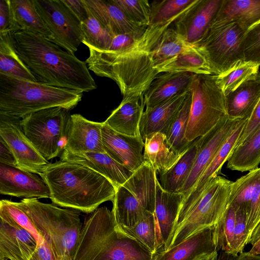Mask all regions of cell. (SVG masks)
I'll list each match as a JSON object with an SVG mask.
<instances>
[{"label": "cell", "mask_w": 260, "mask_h": 260, "mask_svg": "<svg viewBox=\"0 0 260 260\" xmlns=\"http://www.w3.org/2000/svg\"><path fill=\"white\" fill-rule=\"evenodd\" d=\"M143 34H123L115 36L113 37L111 45L107 51L114 53L124 52L132 47Z\"/></svg>", "instance_id": "cell-48"}, {"label": "cell", "mask_w": 260, "mask_h": 260, "mask_svg": "<svg viewBox=\"0 0 260 260\" xmlns=\"http://www.w3.org/2000/svg\"><path fill=\"white\" fill-rule=\"evenodd\" d=\"M197 153L195 140L169 170L159 175V183L166 191L181 192L191 171Z\"/></svg>", "instance_id": "cell-34"}, {"label": "cell", "mask_w": 260, "mask_h": 260, "mask_svg": "<svg viewBox=\"0 0 260 260\" xmlns=\"http://www.w3.org/2000/svg\"><path fill=\"white\" fill-rule=\"evenodd\" d=\"M194 76V74L190 72H164L158 74L144 93L146 108L154 107L189 90Z\"/></svg>", "instance_id": "cell-21"}, {"label": "cell", "mask_w": 260, "mask_h": 260, "mask_svg": "<svg viewBox=\"0 0 260 260\" xmlns=\"http://www.w3.org/2000/svg\"><path fill=\"white\" fill-rule=\"evenodd\" d=\"M104 122L87 119L79 114L71 115L64 150L72 153H106L102 141Z\"/></svg>", "instance_id": "cell-19"}, {"label": "cell", "mask_w": 260, "mask_h": 260, "mask_svg": "<svg viewBox=\"0 0 260 260\" xmlns=\"http://www.w3.org/2000/svg\"><path fill=\"white\" fill-rule=\"evenodd\" d=\"M247 244L246 213L243 209L238 208L236 209L232 255L236 257L239 254L243 253L245 246Z\"/></svg>", "instance_id": "cell-47"}, {"label": "cell", "mask_w": 260, "mask_h": 260, "mask_svg": "<svg viewBox=\"0 0 260 260\" xmlns=\"http://www.w3.org/2000/svg\"><path fill=\"white\" fill-rule=\"evenodd\" d=\"M260 238V222L257 225L250 237L249 244L253 245Z\"/></svg>", "instance_id": "cell-55"}, {"label": "cell", "mask_w": 260, "mask_h": 260, "mask_svg": "<svg viewBox=\"0 0 260 260\" xmlns=\"http://www.w3.org/2000/svg\"><path fill=\"white\" fill-rule=\"evenodd\" d=\"M189 90L181 92L154 107L146 108L139 124L140 134L144 141L147 136L153 133L167 135Z\"/></svg>", "instance_id": "cell-24"}, {"label": "cell", "mask_w": 260, "mask_h": 260, "mask_svg": "<svg viewBox=\"0 0 260 260\" xmlns=\"http://www.w3.org/2000/svg\"><path fill=\"white\" fill-rule=\"evenodd\" d=\"M86 8L113 37L123 34H143L146 28L132 21L112 0H83Z\"/></svg>", "instance_id": "cell-23"}, {"label": "cell", "mask_w": 260, "mask_h": 260, "mask_svg": "<svg viewBox=\"0 0 260 260\" xmlns=\"http://www.w3.org/2000/svg\"><path fill=\"white\" fill-rule=\"evenodd\" d=\"M37 246L30 233L0 213V259L29 260Z\"/></svg>", "instance_id": "cell-18"}, {"label": "cell", "mask_w": 260, "mask_h": 260, "mask_svg": "<svg viewBox=\"0 0 260 260\" xmlns=\"http://www.w3.org/2000/svg\"><path fill=\"white\" fill-rule=\"evenodd\" d=\"M0 193L24 199L50 197L49 189L41 177L18 167L1 163Z\"/></svg>", "instance_id": "cell-17"}, {"label": "cell", "mask_w": 260, "mask_h": 260, "mask_svg": "<svg viewBox=\"0 0 260 260\" xmlns=\"http://www.w3.org/2000/svg\"><path fill=\"white\" fill-rule=\"evenodd\" d=\"M225 97L228 117L249 119L260 101V73L245 80Z\"/></svg>", "instance_id": "cell-25"}, {"label": "cell", "mask_w": 260, "mask_h": 260, "mask_svg": "<svg viewBox=\"0 0 260 260\" xmlns=\"http://www.w3.org/2000/svg\"><path fill=\"white\" fill-rule=\"evenodd\" d=\"M242 119H231L227 116L207 134L195 140L197 153L191 171L181 192L184 197L194 185L218 149Z\"/></svg>", "instance_id": "cell-13"}, {"label": "cell", "mask_w": 260, "mask_h": 260, "mask_svg": "<svg viewBox=\"0 0 260 260\" xmlns=\"http://www.w3.org/2000/svg\"><path fill=\"white\" fill-rule=\"evenodd\" d=\"M232 183L219 175L207 182L184 220L173 232L167 250L195 234L215 225L228 207Z\"/></svg>", "instance_id": "cell-6"}, {"label": "cell", "mask_w": 260, "mask_h": 260, "mask_svg": "<svg viewBox=\"0 0 260 260\" xmlns=\"http://www.w3.org/2000/svg\"><path fill=\"white\" fill-rule=\"evenodd\" d=\"M184 197L181 192L165 190L157 179L154 215L158 225L163 251L167 249Z\"/></svg>", "instance_id": "cell-22"}, {"label": "cell", "mask_w": 260, "mask_h": 260, "mask_svg": "<svg viewBox=\"0 0 260 260\" xmlns=\"http://www.w3.org/2000/svg\"><path fill=\"white\" fill-rule=\"evenodd\" d=\"M245 32L236 22L211 23L194 47L205 57L213 75H225L245 63L241 43Z\"/></svg>", "instance_id": "cell-9"}, {"label": "cell", "mask_w": 260, "mask_h": 260, "mask_svg": "<svg viewBox=\"0 0 260 260\" xmlns=\"http://www.w3.org/2000/svg\"><path fill=\"white\" fill-rule=\"evenodd\" d=\"M190 90L191 104L185 138L192 142L228 115L225 97L218 76L195 74Z\"/></svg>", "instance_id": "cell-7"}, {"label": "cell", "mask_w": 260, "mask_h": 260, "mask_svg": "<svg viewBox=\"0 0 260 260\" xmlns=\"http://www.w3.org/2000/svg\"><path fill=\"white\" fill-rule=\"evenodd\" d=\"M60 160L84 165L108 179L117 189L131 176L132 172L106 153H72L63 150Z\"/></svg>", "instance_id": "cell-20"}, {"label": "cell", "mask_w": 260, "mask_h": 260, "mask_svg": "<svg viewBox=\"0 0 260 260\" xmlns=\"http://www.w3.org/2000/svg\"><path fill=\"white\" fill-rule=\"evenodd\" d=\"M248 252L253 255H260V238L252 245V247Z\"/></svg>", "instance_id": "cell-56"}, {"label": "cell", "mask_w": 260, "mask_h": 260, "mask_svg": "<svg viewBox=\"0 0 260 260\" xmlns=\"http://www.w3.org/2000/svg\"><path fill=\"white\" fill-rule=\"evenodd\" d=\"M260 125V101L239 136L236 147L242 144Z\"/></svg>", "instance_id": "cell-50"}, {"label": "cell", "mask_w": 260, "mask_h": 260, "mask_svg": "<svg viewBox=\"0 0 260 260\" xmlns=\"http://www.w3.org/2000/svg\"><path fill=\"white\" fill-rule=\"evenodd\" d=\"M180 16L150 24L132 47L121 53L100 51L88 46L89 55L85 62L89 70L115 81L123 98L144 95L158 74L154 68L155 47L165 30Z\"/></svg>", "instance_id": "cell-1"}, {"label": "cell", "mask_w": 260, "mask_h": 260, "mask_svg": "<svg viewBox=\"0 0 260 260\" xmlns=\"http://www.w3.org/2000/svg\"><path fill=\"white\" fill-rule=\"evenodd\" d=\"M14 34H0V74L37 82L17 53Z\"/></svg>", "instance_id": "cell-36"}, {"label": "cell", "mask_w": 260, "mask_h": 260, "mask_svg": "<svg viewBox=\"0 0 260 260\" xmlns=\"http://www.w3.org/2000/svg\"><path fill=\"white\" fill-rule=\"evenodd\" d=\"M191 47L193 46L187 44L172 27H169L155 47L153 57L154 69L156 71L159 65Z\"/></svg>", "instance_id": "cell-39"}, {"label": "cell", "mask_w": 260, "mask_h": 260, "mask_svg": "<svg viewBox=\"0 0 260 260\" xmlns=\"http://www.w3.org/2000/svg\"><path fill=\"white\" fill-rule=\"evenodd\" d=\"M102 141L106 153L118 163L134 172L145 162V142L141 136H130L117 133L104 122Z\"/></svg>", "instance_id": "cell-16"}, {"label": "cell", "mask_w": 260, "mask_h": 260, "mask_svg": "<svg viewBox=\"0 0 260 260\" xmlns=\"http://www.w3.org/2000/svg\"><path fill=\"white\" fill-rule=\"evenodd\" d=\"M29 260H57L51 247L44 240L39 243Z\"/></svg>", "instance_id": "cell-52"}, {"label": "cell", "mask_w": 260, "mask_h": 260, "mask_svg": "<svg viewBox=\"0 0 260 260\" xmlns=\"http://www.w3.org/2000/svg\"><path fill=\"white\" fill-rule=\"evenodd\" d=\"M51 247L57 260H73L83 223L80 211L44 203L37 198L18 202Z\"/></svg>", "instance_id": "cell-5"}, {"label": "cell", "mask_w": 260, "mask_h": 260, "mask_svg": "<svg viewBox=\"0 0 260 260\" xmlns=\"http://www.w3.org/2000/svg\"><path fill=\"white\" fill-rule=\"evenodd\" d=\"M9 3L18 31H29L51 41L52 34L38 13L33 0H9Z\"/></svg>", "instance_id": "cell-32"}, {"label": "cell", "mask_w": 260, "mask_h": 260, "mask_svg": "<svg viewBox=\"0 0 260 260\" xmlns=\"http://www.w3.org/2000/svg\"><path fill=\"white\" fill-rule=\"evenodd\" d=\"M87 9L88 17L81 22L83 35L82 43L100 51H107L111 45L113 37Z\"/></svg>", "instance_id": "cell-40"}, {"label": "cell", "mask_w": 260, "mask_h": 260, "mask_svg": "<svg viewBox=\"0 0 260 260\" xmlns=\"http://www.w3.org/2000/svg\"><path fill=\"white\" fill-rule=\"evenodd\" d=\"M83 92L0 74V116L21 119L47 108H75Z\"/></svg>", "instance_id": "cell-4"}, {"label": "cell", "mask_w": 260, "mask_h": 260, "mask_svg": "<svg viewBox=\"0 0 260 260\" xmlns=\"http://www.w3.org/2000/svg\"><path fill=\"white\" fill-rule=\"evenodd\" d=\"M228 206L245 210L249 244L252 233L260 222V168L233 182Z\"/></svg>", "instance_id": "cell-15"}, {"label": "cell", "mask_w": 260, "mask_h": 260, "mask_svg": "<svg viewBox=\"0 0 260 260\" xmlns=\"http://www.w3.org/2000/svg\"><path fill=\"white\" fill-rule=\"evenodd\" d=\"M260 164V125L231 153L226 167L233 171H250Z\"/></svg>", "instance_id": "cell-33"}, {"label": "cell", "mask_w": 260, "mask_h": 260, "mask_svg": "<svg viewBox=\"0 0 260 260\" xmlns=\"http://www.w3.org/2000/svg\"><path fill=\"white\" fill-rule=\"evenodd\" d=\"M218 253L217 251L205 255L198 260H217Z\"/></svg>", "instance_id": "cell-57"}, {"label": "cell", "mask_w": 260, "mask_h": 260, "mask_svg": "<svg viewBox=\"0 0 260 260\" xmlns=\"http://www.w3.org/2000/svg\"><path fill=\"white\" fill-rule=\"evenodd\" d=\"M20 120L0 116V137L13 153L18 168L40 175L49 162L26 137Z\"/></svg>", "instance_id": "cell-12"}, {"label": "cell", "mask_w": 260, "mask_h": 260, "mask_svg": "<svg viewBox=\"0 0 260 260\" xmlns=\"http://www.w3.org/2000/svg\"><path fill=\"white\" fill-rule=\"evenodd\" d=\"M137 25L146 28L150 25L151 5L147 0H112Z\"/></svg>", "instance_id": "cell-43"}, {"label": "cell", "mask_w": 260, "mask_h": 260, "mask_svg": "<svg viewBox=\"0 0 260 260\" xmlns=\"http://www.w3.org/2000/svg\"><path fill=\"white\" fill-rule=\"evenodd\" d=\"M191 104V92L189 90L166 135L168 144L178 154L183 153L193 142H188L185 138Z\"/></svg>", "instance_id": "cell-38"}, {"label": "cell", "mask_w": 260, "mask_h": 260, "mask_svg": "<svg viewBox=\"0 0 260 260\" xmlns=\"http://www.w3.org/2000/svg\"><path fill=\"white\" fill-rule=\"evenodd\" d=\"M241 48L244 63L260 66V22L245 32L241 41Z\"/></svg>", "instance_id": "cell-46"}, {"label": "cell", "mask_w": 260, "mask_h": 260, "mask_svg": "<svg viewBox=\"0 0 260 260\" xmlns=\"http://www.w3.org/2000/svg\"><path fill=\"white\" fill-rule=\"evenodd\" d=\"M0 260H8V259H0Z\"/></svg>", "instance_id": "cell-59"}, {"label": "cell", "mask_w": 260, "mask_h": 260, "mask_svg": "<svg viewBox=\"0 0 260 260\" xmlns=\"http://www.w3.org/2000/svg\"><path fill=\"white\" fill-rule=\"evenodd\" d=\"M156 255L134 240L116 232L108 247L105 260H155Z\"/></svg>", "instance_id": "cell-37"}, {"label": "cell", "mask_w": 260, "mask_h": 260, "mask_svg": "<svg viewBox=\"0 0 260 260\" xmlns=\"http://www.w3.org/2000/svg\"><path fill=\"white\" fill-rule=\"evenodd\" d=\"M115 230L118 234L134 240L153 254L156 255L163 251L154 213H149L132 226H116Z\"/></svg>", "instance_id": "cell-30"}, {"label": "cell", "mask_w": 260, "mask_h": 260, "mask_svg": "<svg viewBox=\"0 0 260 260\" xmlns=\"http://www.w3.org/2000/svg\"><path fill=\"white\" fill-rule=\"evenodd\" d=\"M13 38L17 53L37 82L83 92L97 88L86 62L75 54L29 31H17Z\"/></svg>", "instance_id": "cell-2"}, {"label": "cell", "mask_w": 260, "mask_h": 260, "mask_svg": "<svg viewBox=\"0 0 260 260\" xmlns=\"http://www.w3.org/2000/svg\"><path fill=\"white\" fill-rule=\"evenodd\" d=\"M0 163L18 167L13 153L1 137H0Z\"/></svg>", "instance_id": "cell-53"}, {"label": "cell", "mask_w": 260, "mask_h": 260, "mask_svg": "<svg viewBox=\"0 0 260 260\" xmlns=\"http://www.w3.org/2000/svg\"><path fill=\"white\" fill-rule=\"evenodd\" d=\"M235 257L231 254H227L223 251H221L218 255L217 260H234Z\"/></svg>", "instance_id": "cell-58"}, {"label": "cell", "mask_w": 260, "mask_h": 260, "mask_svg": "<svg viewBox=\"0 0 260 260\" xmlns=\"http://www.w3.org/2000/svg\"><path fill=\"white\" fill-rule=\"evenodd\" d=\"M80 22L88 17V11L83 0H62Z\"/></svg>", "instance_id": "cell-51"}, {"label": "cell", "mask_w": 260, "mask_h": 260, "mask_svg": "<svg viewBox=\"0 0 260 260\" xmlns=\"http://www.w3.org/2000/svg\"><path fill=\"white\" fill-rule=\"evenodd\" d=\"M198 0L154 1L151 4L150 24L165 22L181 15Z\"/></svg>", "instance_id": "cell-42"}, {"label": "cell", "mask_w": 260, "mask_h": 260, "mask_svg": "<svg viewBox=\"0 0 260 260\" xmlns=\"http://www.w3.org/2000/svg\"><path fill=\"white\" fill-rule=\"evenodd\" d=\"M116 225L112 211L98 208L84 220L73 260H105Z\"/></svg>", "instance_id": "cell-10"}, {"label": "cell", "mask_w": 260, "mask_h": 260, "mask_svg": "<svg viewBox=\"0 0 260 260\" xmlns=\"http://www.w3.org/2000/svg\"><path fill=\"white\" fill-rule=\"evenodd\" d=\"M234 260H260V255H253L249 252H243L235 257Z\"/></svg>", "instance_id": "cell-54"}, {"label": "cell", "mask_w": 260, "mask_h": 260, "mask_svg": "<svg viewBox=\"0 0 260 260\" xmlns=\"http://www.w3.org/2000/svg\"><path fill=\"white\" fill-rule=\"evenodd\" d=\"M232 21L246 31L260 22V0H222L212 23Z\"/></svg>", "instance_id": "cell-29"}, {"label": "cell", "mask_w": 260, "mask_h": 260, "mask_svg": "<svg viewBox=\"0 0 260 260\" xmlns=\"http://www.w3.org/2000/svg\"><path fill=\"white\" fill-rule=\"evenodd\" d=\"M56 205L92 213L104 202L113 201L116 188L106 178L81 164L60 160L49 163L39 175Z\"/></svg>", "instance_id": "cell-3"}, {"label": "cell", "mask_w": 260, "mask_h": 260, "mask_svg": "<svg viewBox=\"0 0 260 260\" xmlns=\"http://www.w3.org/2000/svg\"><path fill=\"white\" fill-rule=\"evenodd\" d=\"M259 66L253 63H245L225 75L218 76V82L225 96L245 80L258 73Z\"/></svg>", "instance_id": "cell-44"}, {"label": "cell", "mask_w": 260, "mask_h": 260, "mask_svg": "<svg viewBox=\"0 0 260 260\" xmlns=\"http://www.w3.org/2000/svg\"><path fill=\"white\" fill-rule=\"evenodd\" d=\"M144 142V160L151 165L157 174L171 169L182 154H178L172 150L167 142L166 136L160 133L148 135Z\"/></svg>", "instance_id": "cell-31"}, {"label": "cell", "mask_w": 260, "mask_h": 260, "mask_svg": "<svg viewBox=\"0 0 260 260\" xmlns=\"http://www.w3.org/2000/svg\"><path fill=\"white\" fill-rule=\"evenodd\" d=\"M52 34L51 42L74 54L83 40L81 22L62 0H33Z\"/></svg>", "instance_id": "cell-11"}, {"label": "cell", "mask_w": 260, "mask_h": 260, "mask_svg": "<svg viewBox=\"0 0 260 260\" xmlns=\"http://www.w3.org/2000/svg\"><path fill=\"white\" fill-rule=\"evenodd\" d=\"M18 31L12 17L9 0L0 1V34Z\"/></svg>", "instance_id": "cell-49"}, {"label": "cell", "mask_w": 260, "mask_h": 260, "mask_svg": "<svg viewBox=\"0 0 260 260\" xmlns=\"http://www.w3.org/2000/svg\"><path fill=\"white\" fill-rule=\"evenodd\" d=\"M214 227L201 231L157 253L155 260H198L217 251L213 239Z\"/></svg>", "instance_id": "cell-26"}, {"label": "cell", "mask_w": 260, "mask_h": 260, "mask_svg": "<svg viewBox=\"0 0 260 260\" xmlns=\"http://www.w3.org/2000/svg\"><path fill=\"white\" fill-rule=\"evenodd\" d=\"M145 106L144 95L123 98L118 107L104 122L120 134L140 136L139 124Z\"/></svg>", "instance_id": "cell-28"}, {"label": "cell", "mask_w": 260, "mask_h": 260, "mask_svg": "<svg viewBox=\"0 0 260 260\" xmlns=\"http://www.w3.org/2000/svg\"><path fill=\"white\" fill-rule=\"evenodd\" d=\"M236 209L229 206L213 229L214 242L217 251L232 255Z\"/></svg>", "instance_id": "cell-41"}, {"label": "cell", "mask_w": 260, "mask_h": 260, "mask_svg": "<svg viewBox=\"0 0 260 260\" xmlns=\"http://www.w3.org/2000/svg\"><path fill=\"white\" fill-rule=\"evenodd\" d=\"M112 202L116 226H132L150 213L144 208L141 194L132 186H119Z\"/></svg>", "instance_id": "cell-27"}, {"label": "cell", "mask_w": 260, "mask_h": 260, "mask_svg": "<svg viewBox=\"0 0 260 260\" xmlns=\"http://www.w3.org/2000/svg\"><path fill=\"white\" fill-rule=\"evenodd\" d=\"M159 73L190 72L194 74L213 75L206 59L194 46L179 53L156 68Z\"/></svg>", "instance_id": "cell-35"}, {"label": "cell", "mask_w": 260, "mask_h": 260, "mask_svg": "<svg viewBox=\"0 0 260 260\" xmlns=\"http://www.w3.org/2000/svg\"><path fill=\"white\" fill-rule=\"evenodd\" d=\"M222 0H198L173 23L172 27L187 44L196 46L205 36Z\"/></svg>", "instance_id": "cell-14"}, {"label": "cell", "mask_w": 260, "mask_h": 260, "mask_svg": "<svg viewBox=\"0 0 260 260\" xmlns=\"http://www.w3.org/2000/svg\"><path fill=\"white\" fill-rule=\"evenodd\" d=\"M71 110L54 107L43 109L20 120L22 130L48 161L64 150L71 119Z\"/></svg>", "instance_id": "cell-8"}, {"label": "cell", "mask_w": 260, "mask_h": 260, "mask_svg": "<svg viewBox=\"0 0 260 260\" xmlns=\"http://www.w3.org/2000/svg\"><path fill=\"white\" fill-rule=\"evenodd\" d=\"M0 213L4 214L30 233L35 238L37 245L44 241V238L27 214L19 206L18 202L8 200H2L0 202Z\"/></svg>", "instance_id": "cell-45"}]
</instances>
